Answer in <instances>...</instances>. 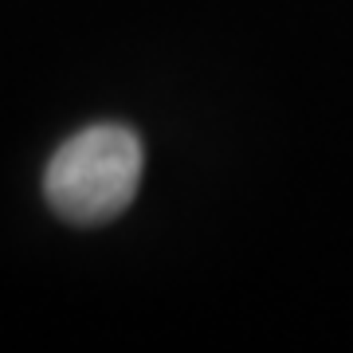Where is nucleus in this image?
Returning a JSON list of instances; mask_svg holds the SVG:
<instances>
[{
	"instance_id": "f257e3e1",
	"label": "nucleus",
	"mask_w": 353,
	"mask_h": 353,
	"mask_svg": "<svg viewBox=\"0 0 353 353\" xmlns=\"http://www.w3.org/2000/svg\"><path fill=\"white\" fill-rule=\"evenodd\" d=\"M141 181V141L134 130L99 122L63 141L43 173L55 216L71 224H106L126 212Z\"/></svg>"
}]
</instances>
